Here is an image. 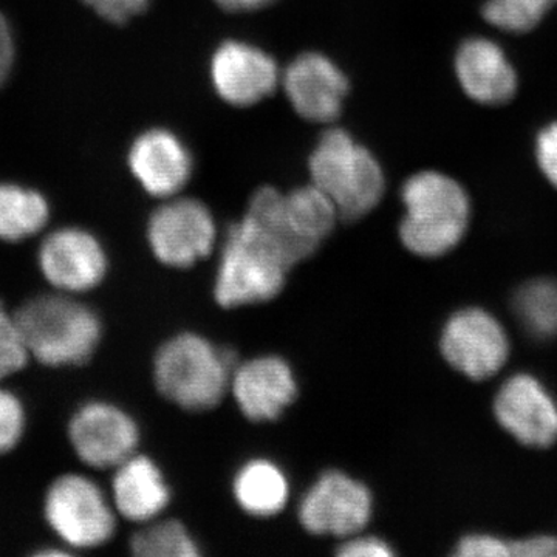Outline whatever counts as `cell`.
Instances as JSON below:
<instances>
[{
    "mask_svg": "<svg viewBox=\"0 0 557 557\" xmlns=\"http://www.w3.org/2000/svg\"><path fill=\"white\" fill-rule=\"evenodd\" d=\"M446 361L472 380H486L504 368L509 354L507 333L485 310L457 311L442 335Z\"/></svg>",
    "mask_w": 557,
    "mask_h": 557,
    "instance_id": "cell-12",
    "label": "cell"
},
{
    "mask_svg": "<svg viewBox=\"0 0 557 557\" xmlns=\"http://www.w3.org/2000/svg\"><path fill=\"white\" fill-rule=\"evenodd\" d=\"M211 79L223 101L233 106H252L276 89V61L265 51L239 40H228L215 50Z\"/></svg>",
    "mask_w": 557,
    "mask_h": 557,
    "instance_id": "cell-15",
    "label": "cell"
},
{
    "mask_svg": "<svg viewBox=\"0 0 557 557\" xmlns=\"http://www.w3.org/2000/svg\"><path fill=\"white\" fill-rule=\"evenodd\" d=\"M106 21L112 24H126L132 17L143 13L149 0H83Z\"/></svg>",
    "mask_w": 557,
    "mask_h": 557,
    "instance_id": "cell-27",
    "label": "cell"
},
{
    "mask_svg": "<svg viewBox=\"0 0 557 557\" xmlns=\"http://www.w3.org/2000/svg\"><path fill=\"white\" fill-rule=\"evenodd\" d=\"M557 0H486L483 17L498 30L527 33L544 20Z\"/></svg>",
    "mask_w": 557,
    "mask_h": 557,
    "instance_id": "cell-24",
    "label": "cell"
},
{
    "mask_svg": "<svg viewBox=\"0 0 557 557\" xmlns=\"http://www.w3.org/2000/svg\"><path fill=\"white\" fill-rule=\"evenodd\" d=\"M215 239L214 219L200 200H168L150 215L149 247L157 260L171 269H190L208 258Z\"/></svg>",
    "mask_w": 557,
    "mask_h": 557,
    "instance_id": "cell-9",
    "label": "cell"
},
{
    "mask_svg": "<svg viewBox=\"0 0 557 557\" xmlns=\"http://www.w3.org/2000/svg\"><path fill=\"white\" fill-rule=\"evenodd\" d=\"M338 218L335 205L314 185L288 194L271 188L260 203V219L298 263L321 247Z\"/></svg>",
    "mask_w": 557,
    "mask_h": 557,
    "instance_id": "cell-7",
    "label": "cell"
},
{
    "mask_svg": "<svg viewBox=\"0 0 557 557\" xmlns=\"http://www.w3.org/2000/svg\"><path fill=\"white\" fill-rule=\"evenodd\" d=\"M131 549L138 557H196L197 542L178 520H152L131 539Z\"/></svg>",
    "mask_w": 557,
    "mask_h": 557,
    "instance_id": "cell-23",
    "label": "cell"
},
{
    "mask_svg": "<svg viewBox=\"0 0 557 557\" xmlns=\"http://www.w3.org/2000/svg\"><path fill=\"white\" fill-rule=\"evenodd\" d=\"M373 512L369 487L341 471H327L304 494L299 522L314 536L347 539L361 533Z\"/></svg>",
    "mask_w": 557,
    "mask_h": 557,
    "instance_id": "cell-8",
    "label": "cell"
},
{
    "mask_svg": "<svg viewBox=\"0 0 557 557\" xmlns=\"http://www.w3.org/2000/svg\"><path fill=\"white\" fill-rule=\"evenodd\" d=\"M494 413L520 443L547 448L557 440V405L534 376L515 375L498 391Z\"/></svg>",
    "mask_w": 557,
    "mask_h": 557,
    "instance_id": "cell-14",
    "label": "cell"
},
{
    "mask_svg": "<svg viewBox=\"0 0 557 557\" xmlns=\"http://www.w3.org/2000/svg\"><path fill=\"white\" fill-rule=\"evenodd\" d=\"M536 159L542 174L557 188V123L549 124L537 135Z\"/></svg>",
    "mask_w": 557,
    "mask_h": 557,
    "instance_id": "cell-30",
    "label": "cell"
},
{
    "mask_svg": "<svg viewBox=\"0 0 557 557\" xmlns=\"http://www.w3.org/2000/svg\"><path fill=\"white\" fill-rule=\"evenodd\" d=\"M406 215L399 239L420 258H438L456 248L468 230L471 205L463 186L440 172H418L401 190Z\"/></svg>",
    "mask_w": 557,
    "mask_h": 557,
    "instance_id": "cell-3",
    "label": "cell"
},
{
    "mask_svg": "<svg viewBox=\"0 0 557 557\" xmlns=\"http://www.w3.org/2000/svg\"><path fill=\"white\" fill-rule=\"evenodd\" d=\"M38 265L54 292L83 295L97 288L109 270L101 242L83 228L54 230L40 244Z\"/></svg>",
    "mask_w": 557,
    "mask_h": 557,
    "instance_id": "cell-11",
    "label": "cell"
},
{
    "mask_svg": "<svg viewBox=\"0 0 557 557\" xmlns=\"http://www.w3.org/2000/svg\"><path fill=\"white\" fill-rule=\"evenodd\" d=\"M27 428V410L22 399L0 384V456L20 446Z\"/></svg>",
    "mask_w": 557,
    "mask_h": 557,
    "instance_id": "cell-26",
    "label": "cell"
},
{
    "mask_svg": "<svg viewBox=\"0 0 557 557\" xmlns=\"http://www.w3.org/2000/svg\"><path fill=\"white\" fill-rule=\"evenodd\" d=\"M222 9L228 11H255L263 9L273 0H215Z\"/></svg>",
    "mask_w": 557,
    "mask_h": 557,
    "instance_id": "cell-33",
    "label": "cell"
},
{
    "mask_svg": "<svg viewBox=\"0 0 557 557\" xmlns=\"http://www.w3.org/2000/svg\"><path fill=\"white\" fill-rule=\"evenodd\" d=\"M49 220L50 205L39 190L0 183V240L28 239L46 228Z\"/></svg>",
    "mask_w": 557,
    "mask_h": 557,
    "instance_id": "cell-21",
    "label": "cell"
},
{
    "mask_svg": "<svg viewBox=\"0 0 557 557\" xmlns=\"http://www.w3.org/2000/svg\"><path fill=\"white\" fill-rule=\"evenodd\" d=\"M234 355L196 333L172 336L153 358V381L172 405L193 412L211 410L228 394Z\"/></svg>",
    "mask_w": 557,
    "mask_h": 557,
    "instance_id": "cell-2",
    "label": "cell"
},
{
    "mask_svg": "<svg viewBox=\"0 0 557 557\" xmlns=\"http://www.w3.org/2000/svg\"><path fill=\"white\" fill-rule=\"evenodd\" d=\"M28 357L46 368H79L102 338L97 311L73 295L54 292L25 300L14 311Z\"/></svg>",
    "mask_w": 557,
    "mask_h": 557,
    "instance_id": "cell-1",
    "label": "cell"
},
{
    "mask_svg": "<svg viewBox=\"0 0 557 557\" xmlns=\"http://www.w3.org/2000/svg\"><path fill=\"white\" fill-rule=\"evenodd\" d=\"M309 166L313 185L332 200L339 219L364 218L383 199L386 183L379 160L346 131L325 132Z\"/></svg>",
    "mask_w": 557,
    "mask_h": 557,
    "instance_id": "cell-5",
    "label": "cell"
},
{
    "mask_svg": "<svg viewBox=\"0 0 557 557\" xmlns=\"http://www.w3.org/2000/svg\"><path fill=\"white\" fill-rule=\"evenodd\" d=\"M14 313L0 299V384L16 375L30 362Z\"/></svg>",
    "mask_w": 557,
    "mask_h": 557,
    "instance_id": "cell-25",
    "label": "cell"
},
{
    "mask_svg": "<svg viewBox=\"0 0 557 557\" xmlns=\"http://www.w3.org/2000/svg\"><path fill=\"white\" fill-rule=\"evenodd\" d=\"M129 168L146 193L171 199L189 182L193 159L177 135L152 129L135 139L129 150Z\"/></svg>",
    "mask_w": 557,
    "mask_h": 557,
    "instance_id": "cell-17",
    "label": "cell"
},
{
    "mask_svg": "<svg viewBox=\"0 0 557 557\" xmlns=\"http://www.w3.org/2000/svg\"><path fill=\"white\" fill-rule=\"evenodd\" d=\"M336 555L341 557H391L394 549L383 539L375 536H361V533L343 539Z\"/></svg>",
    "mask_w": 557,
    "mask_h": 557,
    "instance_id": "cell-28",
    "label": "cell"
},
{
    "mask_svg": "<svg viewBox=\"0 0 557 557\" xmlns=\"http://www.w3.org/2000/svg\"><path fill=\"white\" fill-rule=\"evenodd\" d=\"M284 87L298 115L313 123H329L339 116L348 81L324 54L304 53L288 65Z\"/></svg>",
    "mask_w": 557,
    "mask_h": 557,
    "instance_id": "cell-16",
    "label": "cell"
},
{
    "mask_svg": "<svg viewBox=\"0 0 557 557\" xmlns=\"http://www.w3.org/2000/svg\"><path fill=\"white\" fill-rule=\"evenodd\" d=\"M515 310L523 327L537 338L557 335V281L536 278L515 296Z\"/></svg>",
    "mask_w": 557,
    "mask_h": 557,
    "instance_id": "cell-22",
    "label": "cell"
},
{
    "mask_svg": "<svg viewBox=\"0 0 557 557\" xmlns=\"http://www.w3.org/2000/svg\"><path fill=\"white\" fill-rule=\"evenodd\" d=\"M233 494L237 505L252 518H273L287 507V474L269 458L249 460L236 472Z\"/></svg>",
    "mask_w": 557,
    "mask_h": 557,
    "instance_id": "cell-20",
    "label": "cell"
},
{
    "mask_svg": "<svg viewBox=\"0 0 557 557\" xmlns=\"http://www.w3.org/2000/svg\"><path fill=\"white\" fill-rule=\"evenodd\" d=\"M237 408L256 423L277 420L298 397V381L284 358L263 355L237 366L231 379Z\"/></svg>",
    "mask_w": 557,
    "mask_h": 557,
    "instance_id": "cell-13",
    "label": "cell"
},
{
    "mask_svg": "<svg viewBox=\"0 0 557 557\" xmlns=\"http://www.w3.org/2000/svg\"><path fill=\"white\" fill-rule=\"evenodd\" d=\"M16 58L13 30L5 14L0 13V87L9 79Z\"/></svg>",
    "mask_w": 557,
    "mask_h": 557,
    "instance_id": "cell-31",
    "label": "cell"
},
{
    "mask_svg": "<svg viewBox=\"0 0 557 557\" xmlns=\"http://www.w3.org/2000/svg\"><path fill=\"white\" fill-rule=\"evenodd\" d=\"M456 72L461 89L480 104H504L518 90V75L507 54L486 38H471L461 44Z\"/></svg>",
    "mask_w": 557,
    "mask_h": 557,
    "instance_id": "cell-18",
    "label": "cell"
},
{
    "mask_svg": "<svg viewBox=\"0 0 557 557\" xmlns=\"http://www.w3.org/2000/svg\"><path fill=\"white\" fill-rule=\"evenodd\" d=\"M44 516L65 547H102L115 536L116 511L94 480L83 474L54 479L44 497Z\"/></svg>",
    "mask_w": 557,
    "mask_h": 557,
    "instance_id": "cell-6",
    "label": "cell"
},
{
    "mask_svg": "<svg viewBox=\"0 0 557 557\" xmlns=\"http://www.w3.org/2000/svg\"><path fill=\"white\" fill-rule=\"evenodd\" d=\"M67 432L76 456L89 468L115 469L137 454V421L112 403L95 399L81 406Z\"/></svg>",
    "mask_w": 557,
    "mask_h": 557,
    "instance_id": "cell-10",
    "label": "cell"
},
{
    "mask_svg": "<svg viewBox=\"0 0 557 557\" xmlns=\"http://www.w3.org/2000/svg\"><path fill=\"white\" fill-rule=\"evenodd\" d=\"M293 269L287 256L251 220L230 226L214 282L223 309L269 302L281 295Z\"/></svg>",
    "mask_w": 557,
    "mask_h": 557,
    "instance_id": "cell-4",
    "label": "cell"
},
{
    "mask_svg": "<svg viewBox=\"0 0 557 557\" xmlns=\"http://www.w3.org/2000/svg\"><path fill=\"white\" fill-rule=\"evenodd\" d=\"M511 555L522 557H557V537L541 536L511 544Z\"/></svg>",
    "mask_w": 557,
    "mask_h": 557,
    "instance_id": "cell-32",
    "label": "cell"
},
{
    "mask_svg": "<svg viewBox=\"0 0 557 557\" xmlns=\"http://www.w3.org/2000/svg\"><path fill=\"white\" fill-rule=\"evenodd\" d=\"M170 502V485L152 458L134 454L115 468L112 504L121 518L145 525L159 519Z\"/></svg>",
    "mask_w": 557,
    "mask_h": 557,
    "instance_id": "cell-19",
    "label": "cell"
},
{
    "mask_svg": "<svg viewBox=\"0 0 557 557\" xmlns=\"http://www.w3.org/2000/svg\"><path fill=\"white\" fill-rule=\"evenodd\" d=\"M456 555L460 557H500L511 555V544L486 534H471L458 542Z\"/></svg>",
    "mask_w": 557,
    "mask_h": 557,
    "instance_id": "cell-29",
    "label": "cell"
}]
</instances>
